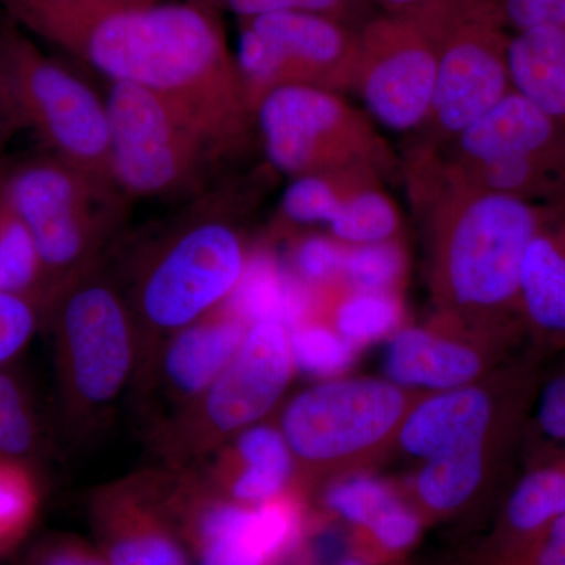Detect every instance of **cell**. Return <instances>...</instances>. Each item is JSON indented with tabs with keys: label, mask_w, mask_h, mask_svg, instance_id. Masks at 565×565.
<instances>
[{
	"label": "cell",
	"mask_w": 565,
	"mask_h": 565,
	"mask_svg": "<svg viewBox=\"0 0 565 565\" xmlns=\"http://www.w3.org/2000/svg\"><path fill=\"white\" fill-rule=\"evenodd\" d=\"M226 308L241 321H278L292 329L318 313V291L300 281L267 250L252 252Z\"/></svg>",
	"instance_id": "7402d4cb"
},
{
	"label": "cell",
	"mask_w": 565,
	"mask_h": 565,
	"mask_svg": "<svg viewBox=\"0 0 565 565\" xmlns=\"http://www.w3.org/2000/svg\"><path fill=\"white\" fill-rule=\"evenodd\" d=\"M3 118H6V120H10L9 110H7L6 106V96H3L2 90V81H0V120H3Z\"/></svg>",
	"instance_id": "ee69618b"
},
{
	"label": "cell",
	"mask_w": 565,
	"mask_h": 565,
	"mask_svg": "<svg viewBox=\"0 0 565 565\" xmlns=\"http://www.w3.org/2000/svg\"><path fill=\"white\" fill-rule=\"evenodd\" d=\"M511 448L475 449L423 462L414 479L416 509L424 519L460 514L490 489Z\"/></svg>",
	"instance_id": "603a6c76"
},
{
	"label": "cell",
	"mask_w": 565,
	"mask_h": 565,
	"mask_svg": "<svg viewBox=\"0 0 565 565\" xmlns=\"http://www.w3.org/2000/svg\"><path fill=\"white\" fill-rule=\"evenodd\" d=\"M382 13H407L426 6L430 0H370Z\"/></svg>",
	"instance_id": "b9f144b4"
},
{
	"label": "cell",
	"mask_w": 565,
	"mask_h": 565,
	"mask_svg": "<svg viewBox=\"0 0 565 565\" xmlns=\"http://www.w3.org/2000/svg\"><path fill=\"white\" fill-rule=\"evenodd\" d=\"M520 321L541 351L565 349V206L544 223L527 248Z\"/></svg>",
	"instance_id": "44dd1931"
},
{
	"label": "cell",
	"mask_w": 565,
	"mask_h": 565,
	"mask_svg": "<svg viewBox=\"0 0 565 565\" xmlns=\"http://www.w3.org/2000/svg\"><path fill=\"white\" fill-rule=\"evenodd\" d=\"M294 371L288 327L252 323L214 384L159 427V451L173 467L211 456L274 411Z\"/></svg>",
	"instance_id": "30bf717a"
},
{
	"label": "cell",
	"mask_w": 565,
	"mask_h": 565,
	"mask_svg": "<svg viewBox=\"0 0 565 565\" xmlns=\"http://www.w3.org/2000/svg\"><path fill=\"white\" fill-rule=\"evenodd\" d=\"M437 35V82L415 145L445 147L508 95L509 32L494 0H430Z\"/></svg>",
	"instance_id": "7c38bea8"
},
{
	"label": "cell",
	"mask_w": 565,
	"mask_h": 565,
	"mask_svg": "<svg viewBox=\"0 0 565 565\" xmlns=\"http://www.w3.org/2000/svg\"><path fill=\"white\" fill-rule=\"evenodd\" d=\"M76 2V0H0L6 7L9 18L24 13V11L44 9V7L65 6V3Z\"/></svg>",
	"instance_id": "60d3db41"
},
{
	"label": "cell",
	"mask_w": 565,
	"mask_h": 565,
	"mask_svg": "<svg viewBox=\"0 0 565 565\" xmlns=\"http://www.w3.org/2000/svg\"><path fill=\"white\" fill-rule=\"evenodd\" d=\"M253 121L267 161L291 180L352 167L382 178L401 172L388 141L341 93L307 85L274 88L256 104Z\"/></svg>",
	"instance_id": "9c48e42d"
},
{
	"label": "cell",
	"mask_w": 565,
	"mask_h": 565,
	"mask_svg": "<svg viewBox=\"0 0 565 565\" xmlns=\"http://www.w3.org/2000/svg\"><path fill=\"white\" fill-rule=\"evenodd\" d=\"M565 515V455L539 457L505 498L500 541L493 548L523 544Z\"/></svg>",
	"instance_id": "d4e9b609"
},
{
	"label": "cell",
	"mask_w": 565,
	"mask_h": 565,
	"mask_svg": "<svg viewBox=\"0 0 565 565\" xmlns=\"http://www.w3.org/2000/svg\"><path fill=\"white\" fill-rule=\"evenodd\" d=\"M345 248L329 234H302L289 248L288 269L313 289L337 285L343 281Z\"/></svg>",
	"instance_id": "1f68e13d"
},
{
	"label": "cell",
	"mask_w": 565,
	"mask_h": 565,
	"mask_svg": "<svg viewBox=\"0 0 565 565\" xmlns=\"http://www.w3.org/2000/svg\"><path fill=\"white\" fill-rule=\"evenodd\" d=\"M32 565H110L99 550L76 539H57L41 546Z\"/></svg>",
	"instance_id": "74e56055"
},
{
	"label": "cell",
	"mask_w": 565,
	"mask_h": 565,
	"mask_svg": "<svg viewBox=\"0 0 565 565\" xmlns=\"http://www.w3.org/2000/svg\"><path fill=\"white\" fill-rule=\"evenodd\" d=\"M110 177L132 196H173L200 188L226 152L177 106L129 84H110Z\"/></svg>",
	"instance_id": "8fae6325"
},
{
	"label": "cell",
	"mask_w": 565,
	"mask_h": 565,
	"mask_svg": "<svg viewBox=\"0 0 565 565\" xmlns=\"http://www.w3.org/2000/svg\"><path fill=\"white\" fill-rule=\"evenodd\" d=\"M338 565H367L363 559H359V557H349V559L341 561Z\"/></svg>",
	"instance_id": "f6af8a7d"
},
{
	"label": "cell",
	"mask_w": 565,
	"mask_h": 565,
	"mask_svg": "<svg viewBox=\"0 0 565 565\" xmlns=\"http://www.w3.org/2000/svg\"><path fill=\"white\" fill-rule=\"evenodd\" d=\"M386 345V379L418 394L448 392L484 381L504 340L476 333L438 316L426 327H401Z\"/></svg>",
	"instance_id": "ac0fdd59"
},
{
	"label": "cell",
	"mask_w": 565,
	"mask_h": 565,
	"mask_svg": "<svg viewBox=\"0 0 565 565\" xmlns=\"http://www.w3.org/2000/svg\"><path fill=\"white\" fill-rule=\"evenodd\" d=\"M407 277L403 239L345 248L343 281L362 291L397 292Z\"/></svg>",
	"instance_id": "f546056e"
},
{
	"label": "cell",
	"mask_w": 565,
	"mask_h": 565,
	"mask_svg": "<svg viewBox=\"0 0 565 565\" xmlns=\"http://www.w3.org/2000/svg\"><path fill=\"white\" fill-rule=\"evenodd\" d=\"M426 151L448 180L565 204V126L514 90L445 147Z\"/></svg>",
	"instance_id": "8992f818"
},
{
	"label": "cell",
	"mask_w": 565,
	"mask_h": 565,
	"mask_svg": "<svg viewBox=\"0 0 565 565\" xmlns=\"http://www.w3.org/2000/svg\"><path fill=\"white\" fill-rule=\"evenodd\" d=\"M294 370L311 377L337 379L348 371L356 349L323 319H308L289 329Z\"/></svg>",
	"instance_id": "83f0119b"
},
{
	"label": "cell",
	"mask_w": 565,
	"mask_h": 565,
	"mask_svg": "<svg viewBox=\"0 0 565 565\" xmlns=\"http://www.w3.org/2000/svg\"><path fill=\"white\" fill-rule=\"evenodd\" d=\"M10 20L88 63L110 84L161 96L226 154L247 137L253 117L236 58L210 3L93 9L71 2Z\"/></svg>",
	"instance_id": "6da1fadb"
},
{
	"label": "cell",
	"mask_w": 565,
	"mask_h": 565,
	"mask_svg": "<svg viewBox=\"0 0 565 565\" xmlns=\"http://www.w3.org/2000/svg\"><path fill=\"white\" fill-rule=\"evenodd\" d=\"M422 396L371 377L329 379L296 394L280 419L296 470L307 479L355 473L397 445Z\"/></svg>",
	"instance_id": "5b68a950"
},
{
	"label": "cell",
	"mask_w": 565,
	"mask_h": 565,
	"mask_svg": "<svg viewBox=\"0 0 565 565\" xmlns=\"http://www.w3.org/2000/svg\"><path fill=\"white\" fill-rule=\"evenodd\" d=\"M367 167L292 178L281 196L282 225H323L338 243L353 247L403 239V217Z\"/></svg>",
	"instance_id": "e0dca14e"
},
{
	"label": "cell",
	"mask_w": 565,
	"mask_h": 565,
	"mask_svg": "<svg viewBox=\"0 0 565 565\" xmlns=\"http://www.w3.org/2000/svg\"><path fill=\"white\" fill-rule=\"evenodd\" d=\"M0 192L39 247L47 299L63 282L96 264L120 212L117 185L52 154L7 174Z\"/></svg>",
	"instance_id": "ba28073f"
},
{
	"label": "cell",
	"mask_w": 565,
	"mask_h": 565,
	"mask_svg": "<svg viewBox=\"0 0 565 565\" xmlns=\"http://www.w3.org/2000/svg\"><path fill=\"white\" fill-rule=\"evenodd\" d=\"M355 88L374 120L396 132L419 131L437 82V35L430 2L407 13L373 14L360 25Z\"/></svg>",
	"instance_id": "2e32d148"
},
{
	"label": "cell",
	"mask_w": 565,
	"mask_h": 565,
	"mask_svg": "<svg viewBox=\"0 0 565 565\" xmlns=\"http://www.w3.org/2000/svg\"><path fill=\"white\" fill-rule=\"evenodd\" d=\"M531 407L535 433L556 449L552 455H565V366L537 382Z\"/></svg>",
	"instance_id": "d590c367"
},
{
	"label": "cell",
	"mask_w": 565,
	"mask_h": 565,
	"mask_svg": "<svg viewBox=\"0 0 565 565\" xmlns=\"http://www.w3.org/2000/svg\"><path fill=\"white\" fill-rule=\"evenodd\" d=\"M424 520L418 509L397 498L377 519L363 527L364 544L377 556L401 555L418 542Z\"/></svg>",
	"instance_id": "836d02e7"
},
{
	"label": "cell",
	"mask_w": 565,
	"mask_h": 565,
	"mask_svg": "<svg viewBox=\"0 0 565 565\" xmlns=\"http://www.w3.org/2000/svg\"><path fill=\"white\" fill-rule=\"evenodd\" d=\"M0 81L10 121L33 129L54 158L114 184L106 99L10 18L0 22Z\"/></svg>",
	"instance_id": "52a82bcc"
},
{
	"label": "cell",
	"mask_w": 565,
	"mask_h": 565,
	"mask_svg": "<svg viewBox=\"0 0 565 565\" xmlns=\"http://www.w3.org/2000/svg\"><path fill=\"white\" fill-rule=\"evenodd\" d=\"M43 319L68 415L98 419L139 370V337L121 282L93 264L51 294Z\"/></svg>",
	"instance_id": "277c9868"
},
{
	"label": "cell",
	"mask_w": 565,
	"mask_h": 565,
	"mask_svg": "<svg viewBox=\"0 0 565 565\" xmlns=\"http://www.w3.org/2000/svg\"><path fill=\"white\" fill-rule=\"evenodd\" d=\"M292 10L310 11L359 29L373 14H367L370 0H289Z\"/></svg>",
	"instance_id": "f35d334b"
},
{
	"label": "cell",
	"mask_w": 565,
	"mask_h": 565,
	"mask_svg": "<svg viewBox=\"0 0 565 565\" xmlns=\"http://www.w3.org/2000/svg\"><path fill=\"white\" fill-rule=\"evenodd\" d=\"M47 278L39 247L25 223L0 192V294L46 303Z\"/></svg>",
	"instance_id": "4316f807"
},
{
	"label": "cell",
	"mask_w": 565,
	"mask_h": 565,
	"mask_svg": "<svg viewBox=\"0 0 565 565\" xmlns=\"http://www.w3.org/2000/svg\"><path fill=\"white\" fill-rule=\"evenodd\" d=\"M252 252L232 215L214 199L178 218L140 253L126 285L139 337V377L172 334L222 307Z\"/></svg>",
	"instance_id": "3957f363"
},
{
	"label": "cell",
	"mask_w": 565,
	"mask_h": 565,
	"mask_svg": "<svg viewBox=\"0 0 565 565\" xmlns=\"http://www.w3.org/2000/svg\"><path fill=\"white\" fill-rule=\"evenodd\" d=\"M98 550L110 565H189L185 546L147 479L99 490L92 503Z\"/></svg>",
	"instance_id": "d6986e66"
},
{
	"label": "cell",
	"mask_w": 565,
	"mask_h": 565,
	"mask_svg": "<svg viewBox=\"0 0 565 565\" xmlns=\"http://www.w3.org/2000/svg\"><path fill=\"white\" fill-rule=\"evenodd\" d=\"M35 479L20 460L0 457V556L24 541L39 512Z\"/></svg>",
	"instance_id": "f1b7e54d"
},
{
	"label": "cell",
	"mask_w": 565,
	"mask_h": 565,
	"mask_svg": "<svg viewBox=\"0 0 565 565\" xmlns=\"http://www.w3.org/2000/svg\"><path fill=\"white\" fill-rule=\"evenodd\" d=\"M247 323L225 305L172 334L139 375L154 381L177 408L193 403L226 370L243 344Z\"/></svg>",
	"instance_id": "ffe728a7"
},
{
	"label": "cell",
	"mask_w": 565,
	"mask_h": 565,
	"mask_svg": "<svg viewBox=\"0 0 565 565\" xmlns=\"http://www.w3.org/2000/svg\"><path fill=\"white\" fill-rule=\"evenodd\" d=\"M39 440L35 416L24 390L11 375L0 373V457L21 460Z\"/></svg>",
	"instance_id": "d6a6232c"
},
{
	"label": "cell",
	"mask_w": 565,
	"mask_h": 565,
	"mask_svg": "<svg viewBox=\"0 0 565 565\" xmlns=\"http://www.w3.org/2000/svg\"><path fill=\"white\" fill-rule=\"evenodd\" d=\"M505 58L512 90L565 126V28L509 33Z\"/></svg>",
	"instance_id": "cb8c5ba5"
},
{
	"label": "cell",
	"mask_w": 565,
	"mask_h": 565,
	"mask_svg": "<svg viewBox=\"0 0 565 565\" xmlns=\"http://www.w3.org/2000/svg\"><path fill=\"white\" fill-rule=\"evenodd\" d=\"M302 565H310V564H302Z\"/></svg>",
	"instance_id": "bcb514c9"
},
{
	"label": "cell",
	"mask_w": 565,
	"mask_h": 565,
	"mask_svg": "<svg viewBox=\"0 0 565 565\" xmlns=\"http://www.w3.org/2000/svg\"><path fill=\"white\" fill-rule=\"evenodd\" d=\"M152 492L199 565H278L302 537V501L291 490L256 505L188 479L152 481Z\"/></svg>",
	"instance_id": "4fadbf2b"
},
{
	"label": "cell",
	"mask_w": 565,
	"mask_h": 565,
	"mask_svg": "<svg viewBox=\"0 0 565 565\" xmlns=\"http://www.w3.org/2000/svg\"><path fill=\"white\" fill-rule=\"evenodd\" d=\"M509 33L537 28H565V0H494Z\"/></svg>",
	"instance_id": "8d00e7d4"
},
{
	"label": "cell",
	"mask_w": 565,
	"mask_h": 565,
	"mask_svg": "<svg viewBox=\"0 0 565 565\" xmlns=\"http://www.w3.org/2000/svg\"><path fill=\"white\" fill-rule=\"evenodd\" d=\"M397 500L390 484L366 475H345L327 487L323 504L349 525L363 530Z\"/></svg>",
	"instance_id": "4dcf8cb0"
},
{
	"label": "cell",
	"mask_w": 565,
	"mask_h": 565,
	"mask_svg": "<svg viewBox=\"0 0 565 565\" xmlns=\"http://www.w3.org/2000/svg\"><path fill=\"white\" fill-rule=\"evenodd\" d=\"M537 382L533 366L525 363L494 371L476 384L424 394L408 412L397 446L423 462L514 446Z\"/></svg>",
	"instance_id": "9a60e30c"
},
{
	"label": "cell",
	"mask_w": 565,
	"mask_h": 565,
	"mask_svg": "<svg viewBox=\"0 0 565 565\" xmlns=\"http://www.w3.org/2000/svg\"><path fill=\"white\" fill-rule=\"evenodd\" d=\"M85 7L93 9H118V7H143L161 2V0H77Z\"/></svg>",
	"instance_id": "7bdbcfd3"
},
{
	"label": "cell",
	"mask_w": 565,
	"mask_h": 565,
	"mask_svg": "<svg viewBox=\"0 0 565 565\" xmlns=\"http://www.w3.org/2000/svg\"><path fill=\"white\" fill-rule=\"evenodd\" d=\"M43 316V303L39 300L0 294V366L28 348Z\"/></svg>",
	"instance_id": "e575fe53"
},
{
	"label": "cell",
	"mask_w": 565,
	"mask_h": 565,
	"mask_svg": "<svg viewBox=\"0 0 565 565\" xmlns=\"http://www.w3.org/2000/svg\"><path fill=\"white\" fill-rule=\"evenodd\" d=\"M318 297L316 318L329 322L355 349L392 338L403 327L397 292L362 291L340 281L318 289Z\"/></svg>",
	"instance_id": "484cf974"
},
{
	"label": "cell",
	"mask_w": 565,
	"mask_h": 565,
	"mask_svg": "<svg viewBox=\"0 0 565 565\" xmlns=\"http://www.w3.org/2000/svg\"><path fill=\"white\" fill-rule=\"evenodd\" d=\"M401 174L423 222L438 316L498 340L523 332L520 289L526 252L565 204L527 202L448 180L429 152L415 145Z\"/></svg>",
	"instance_id": "7a4b0ae2"
},
{
	"label": "cell",
	"mask_w": 565,
	"mask_h": 565,
	"mask_svg": "<svg viewBox=\"0 0 565 565\" xmlns=\"http://www.w3.org/2000/svg\"><path fill=\"white\" fill-rule=\"evenodd\" d=\"M223 9L236 14L239 21H250L277 11L292 10L289 0H215Z\"/></svg>",
	"instance_id": "ab89813d"
},
{
	"label": "cell",
	"mask_w": 565,
	"mask_h": 565,
	"mask_svg": "<svg viewBox=\"0 0 565 565\" xmlns=\"http://www.w3.org/2000/svg\"><path fill=\"white\" fill-rule=\"evenodd\" d=\"M356 31L333 18L302 10L241 21L236 65L252 117L264 95L286 85L353 92Z\"/></svg>",
	"instance_id": "5bb4252c"
}]
</instances>
